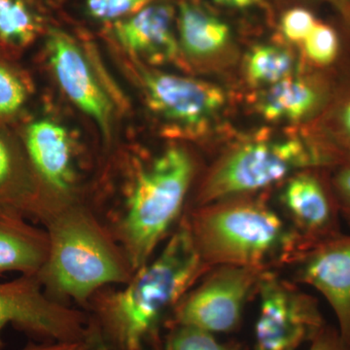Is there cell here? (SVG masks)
<instances>
[{
  "label": "cell",
  "mask_w": 350,
  "mask_h": 350,
  "mask_svg": "<svg viewBox=\"0 0 350 350\" xmlns=\"http://www.w3.org/2000/svg\"><path fill=\"white\" fill-rule=\"evenodd\" d=\"M44 222L49 254L38 276L49 296L83 305L103 288L125 284L133 275L121 246L91 214L62 208L51 213Z\"/></svg>",
  "instance_id": "cell-2"
},
{
  "label": "cell",
  "mask_w": 350,
  "mask_h": 350,
  "mask_svg": "<svg viewBox=\"0 0 350 350\" xmlns=\"http://www.w3.org/2000/svg\"><path fill=\"white\" fill-rule=\"evenodd\" d=\"M24 146L0 126V211H14L42 220L45 207Z\"/></svg>",
  "instance_id": "cell-16"
},
{
  "label": "cell",
  "mask_w": 350,
  "mask_h": 350,
  "mask_svg": "<svg viewBox=\"0 0 350 350\" xmlns=\"http://www.w3.org/2000/svg\"><path fill=\"white\" fill-rule=\"evenodd\" d=\"M347 24H349L350 25V19L349 21H347Z\"/></svg>",
  "instance_id": "cell-33"
},
{
  "label": "cell",
  "mask_w": 350,
  "mask_h": 350,
  "mask_svg": "<svg viewBox=\"0 0 350 350\" xmlns=\"http://www.w3.org/2000/svg\"><path fill=\"white\" fill-rule=\"evenodd\" d=\"M324 93L312 83L286 78L269 86L258 101V109L269 121H298L317 111Z\"/></svg>",
  "instance_id": "cell-17"
},
{
  "label": "cell",
  "mask_w": 350,
  "mask_h": 350,
  "mask_svg": "<svg viewBox=\"0 0 350 350\" xmlns=\"http://www.w3.org/2000/svg\"><path fill=\"white\" fill-rule=\"evenodd\" d=\"M258 290L255 350H297L325 327L317 301L278 276L264 271Z\"/></svg>",
  "instance_id": "cell-7"
},
{
  "label": "cell",
  "mask_w": 350,
  "mask_h": 350,
  "mask_svg": "<svg viewBox=\"0 0 350 350\" xmlns=\"http://www.w3.org/2000/svg\"><path fill=\"white\" fill-rule=\"evenodd\" d=\"M51 68L66 96L88 116L94 119L103 133L111 126L112 105L94 76L84 53L66 34L51 32L47 41Z\"/></svg>",
  "instance_id": "cell-11"
},
{
  "label": "cell",
  "mask_w": 350,
  "mask_h": 350,
  "mask_svg": "<svg viewBox=\"0 0 350 350\" xmlns=\"http://www.w3.org/2000/svg\"><path fill=\"white\" fill-rule=\"evenodd\" d=\"M304 43L306 56L320 66H330L337 59L340 52L337 31L328 25L317 23Z\"/></svg>",
  "instance_id": "cell-22"
},
{
  "label": "cell",
  "mask_w": 350,
  "mask_h": 350,
  "mask_svg": "<svg viewBox=\"0 0 350 350\" xmlns=\"http://www.w3.org/2000/svg\"><path fill=\"white\" fill-rule=\"evenodd\" d=\"M282 202L308 245L340 234L337 197L319 174L300 172L290 179Z\"/></svg>",
  "instance_id": "cell-12"
},
{
  "label": "cell",
  "mask_w": 350,
  "mask_h": 350,
  "mask_svg": "<svg viewBox=\"0 0 350 350\" xmlns=\"http://www.w3.org/2000/svg\"><path fill=\"white\" fill-rule=\"evenodd\" d=\"M178 21L181 45L190 56L204 57L216 54L231 38L225 22L189 2L181 4Z\"/></svg>",
  "instance_id": "cell-18"
},
{
  "label": "cell",
  "mask_w": 350,
  "mask_h": 350,
  "mask_svg": "<svg viewBox=\"0 0 350 350\" xmlns=\"http://www.w3.org/2000/svg\"><path fill=\"white\" fill-rule=\"evenodd\" d=\"M220 5L232 7V8L245 9L257 5L259 0H213Z\"/></svg>",
  "instance_id": "cell-30"
},
{
  "label": "cell",
  "mask_w": 350,
  "mask_h": 350,
  "mask_svg": "<svg viewBox=\"0 0 350 350\" xmlns=\"http://www.w3.org/2000/svg\"><path fill=\"white\" fill-rule=\"evenodd\" d=\"M310 350H350V347L345 344L338 330L325 326L312 340Z\"/></svg>",
  "instance_id": "cell-28"
},
{
  "label": "cell",
  "mask_w": 350,
  "mask_h": 350,
  "mask_svg": "<svg viewBox=\"0 0 350 350\" xmlns=\"http://www.w3.org/2000/svg\"><path fill=\"white\" fill-rule=\"evenodd\" d=\"M298 276L328 301L340 337L350 347V234L308 245L301 254Z\"/></svg>",
  "instance_id": "cell-10"
},
{
  "label": "cell",
  "mask_w": 350,
  "mask_h": 350,
  "mask_svg": "<svg viewBox=\"0 0 350 350\" xmlns=\"http://www.w3.org/2000/svg\"><path fill=\"white\" fill-rule=\"evenodd\" d=\"M152 0H87V11L96 20L109 21L135 12Z\"/></svg>",
  "instance_id": "cell-24"
},
{
  "label": "cell",
  "mask_w": 350,
  "mask_h": 350,
  "mask_svg": "<svg viewBox=\"0 0 350 350\" xmlns=\"http://www.w3.org/2000/svg\"><path fill=\"white\" fill-rule=\"evenodd\" d=\"M328 167L314 142L300 138L252 142L226 156L207 177L202 206L245 194L282 180L295 170Z\"/></svg>",
  "instance_id": "cell-5"
},
{
  "label": "cell",
  "mask_w": 350,
  "mask_h": 350,
  "mask_svg": "<svg viewBox=\"0 0 350 350\" xmlns=\"http://www.w3.org/2000/svg\"><path fill=\"white\" fill-rule=\"evenodd\" d=\"M29 96V83L24 73L0 55V126L19 116Z\"/></svg>",
  "instance_id": "cell-21"
},
{
  "label": "cell",
  "mask_w": 350,
  "mask_h": 350,
  "mask_svg": "<svg viewBox=\"0 0 350 350\" xmlns=\"http://www.w3.org/2000/svg\"><path fill=\"white\" fill-rule=\"evenodd\" d=\"M23 146L36 180L59 194L73 181L72 147L66 129L48 119L25 126Z\"/></svg>",
  "instance_id": "cell-13"
},
{
  "label": "cell",
  "mask_w": 350,
  "mask_h": 350,
  "mask_svg": "<svg viewBox=\"0 0 350 350\" xmlns=\"http://www.w3.org/2000/svg\"><path fill=\"white\" fill-rule=\"evenodd\" d=\"M8 325L36 342H89V317L49 296L38 275L0 282V350Z\"/></svg>",
  "instance_id": "cell-6"
},
{
  "label": "cell",
  "mask_w": 350,
  "mask_h": 350,
  "mask_svg": "<svg viewBox=\"0 0 350 350\" xmlns=\"http://www.w3.org/2000/svg\"><path fill=\"white\" fill-rule=\"evenodd\" d=\"M207 267L189 219H184L161 252L135 271L123 289L94 298L90 344L96 340L105 350H145L165 313L178 305Z\"/></svg>",
  "instance_id": "cell-1"
},
{
  "label": "cell",
  "mask_w": 350,
  "mask_h": 350,
  "mask_svg": "<svg viewBox=\"0 0 350 350\" xmlns=\"http://www.w3.org/2000/svg\"><path fill=\"white\" fill-rule=\"evenodd\" d=\"M165 350H234L220 344L208 333L194 327L177 326L167 340Z\"/></svg>",
  "instance_id": "cell-23"
},
{
  "label": "cell",
  "mask_w": 350,
  "mask_h": 350,
  "mask_svg": "<svg viewBox=\"0 0 350 350\" xmlns=\"http://www.w3.org/2000/svg\"><path fill=\"white\" fill-rule=\"evenodd\" d=\"M317 25L310 11L304 8L288 10L282 19V31L285 38L293 42H304Z\"/></svg>",
  "instance_id": "cell-25"
},
{
  "label": "cell",
  "mask_w": 350,
  "mask_h": 350,
  "mask_svg": "<svg viewBox=\"0 0 350 350\" xmlns=\"http://www.w3.org/2000/svg\"><path fill=\"white\" fill-rule=\"evenodd\" d=\"M262 273L246 267L218 266L175 306V323L211 334L234 330Z\"/></svg>",
  "instance_id": "cell-8"
},
{
  "label": "cell",
  "mask_w": 350,
  "mask_h": 350,
  "mask_svg": "<svg viewBox=\"0 0 350 350\" xmlns=\"http://www.w3.org/2000/svg\"><path fill=\"white\" fill-rule=\"evenodd\" d=\"M334 129L333 135L340 144V155L345 163L350 154V96L340 103L334 113Z\"/></svg>",
  "instance_id": "cell-26"
},
{
  "label": "cell",
  "mask_w": 350,
  "mask_h": 350,
  "mask_svg": "<svg viewBox=\"0 0 350 350\" xmlns=\"http://www.w3.org/2000/svg\"><path fill=\"white\" fill-rule=\"evenodd\" d=\"M294 68L291 53L278 46H255L247 55L245 72L251 84L271 86L286 79Z\"/></svg>",
  "instance_id": "cell-20"
},
{
  "label": "cell",
  "mask_w": 350,
  "mask_h": 350,
  "mask_svg": "<svg viewBox=\"0 0 350 350\" xmlns=\"http://www.w3.org/2000/svg\"><path fill=\"white\" fill-rule=\"evenodd\" d=\"M174 9L167 4L142 8L130 19L115 25V34L125 49L155 64L172 61L177 53Z\"/></svg>",
  "instance_id": "cell-14"
},
{
  "label": "cell",
  "mask_w": 350,
  "mask_h": 350,
  "mask_svg": "<svg viewBox=\"0 0 350 350\" xmlns=\"http://www.w3.org/2000/svg\"><path fill=\"white\" fill-rule=\"evenodd\" d=\"M91 344L88 340L78 342H31L20 350H90Z\"/></svg>",
  "instance_id": "cell-29"
},
{
  "label": "cell",
  "mask_w": 350,
  "mask_h": 350,
  "mask_svg": "<svg viewBox=\"0 0 350 350\" xmlns=\"http://www.w3.org/2000/svg\"><path fill=\"white\" fill-rule=\"evenodd\" d=\"M189 219L207 266H238L265 271L308 244L269 207L260 202H213Z\"/></svg>",
  "instance_id": "cell-3"
},
{
  "label": "cell",
  "mask_w": 350,
  "mask_h": 350,
  "mask_svg": "<svg viewBox=\"0 0 350 350\" xmlns=\"http://www.w3.org/2000/svg\"><path fill=\"white\" fill-rule=\"evenodd\" d=\"M49 247L47 230L29 224L18 211H0V275L9 271L38 275Z\"/></svg>",
  "instance_id": "cell-15"
},
{
  "label": "cell",
  "mask_w": 350,
  "mask_h": 350,
  "mask_svg": "<svg viewBox=\"0 0 350 350\" xmlns=\"http://www.w3.org/2000/svg\"><path fill=\"white\" fill-rule=\"evenodd\" d=\"M332 186L337 197L340 213L350 227V165H340L332 179Z\"/></svg>",
  "instance_id": "cell-27"
},
{
  "label": "cell",
  "mask_w": 350,
  "mask_h": 350,
  "mask_svg": "<svg viewBox=\"0 0 350 350\" xmlns=\"http://www.w3.org/2000/svg\"><path fill=\"white\" fill-rule=\"evenodd\" d=\"M140 79L149 107L187 135H202L225 107L224 91L211 83L144 68Z\"/></svg>",
  "instance_id": "cell-9"
},
{
  "label": "cell",
  "mask_w": 350,
  "mask_h": 350,
  "mask_svg": "<svg viewBox=\"0 0 350 350\" xmlns=\"http://www.w3.org/2000/svg\"><path fill=\"white\" fill-rule=\"evenodd\" d=\"M345 163H347V165H350V154H349V157H347V161H345V163H344V165H345Z\"/></svg>",
  "instance_id": "cell-32"
},
{
  "label": "cell",
  "mask_w": 350,
  "mask_h": 350,
  "mask_svg": "<svg viewBox=\"0 0 350 350\" xmlns=\"http://www.w3.org/2000/svg\"><path fill=\"white\" fill-rule=\"evenodd\" d=\"M40 24L29 0H0V44L7 49L27 47Z\"/></svg>",
  "instance_id": "cell-19"
},
{
  "label": "cell",
  "mask_w": 350,
  "mask_h": 350,
  "mask_svg": "<svg viewBox=\"0 0 350 350\" xmlns=\"http://www.w3.org/2000/svg\"><path fill=\"white\" fill-rule=\"evenodd\" d=\"M315 1L328 2L344 16L345 21L350 19V0H315Z\"/></svg>",
  "instance_id": "cell-31"
},
{
  "label": "cell",
  "mask_w": 350,
  "mask_h": 350,
  "mask_svg": "<svg viewBox=\"0 0 350 350\" xmlns=\"http://www.w3.org/2000/svg\"><path fill=\"white\" fill-rule=\"evenodd\" d=\"M193 172L187 152L172 147L138 172L113 234L133 273L150 261L180 214Z\"/></svg>",
  "instance_id": "cell-4"
}]
</instances>
